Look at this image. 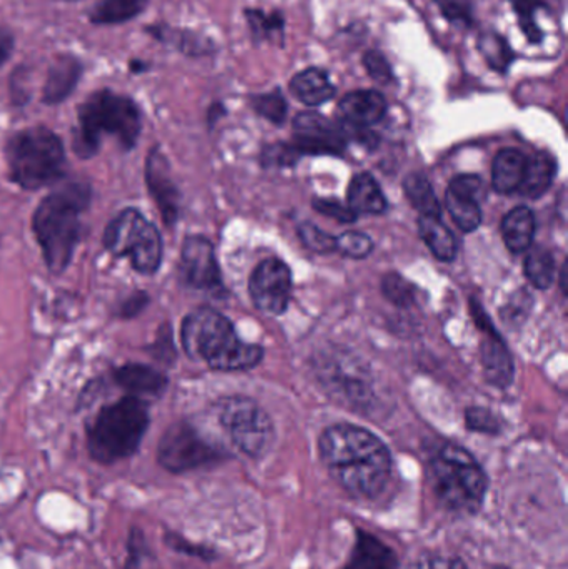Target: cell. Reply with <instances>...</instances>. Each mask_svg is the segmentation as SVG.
<instances>
[{
  "label": "cell",
  "mask_w": 568,
  "mask_h": 569,
  "mask_svg": "<svg viewBox=\"0 0 568 569\" xmlns=\"http://www.w3.org/2000/svg\"><path fill=\"white\" fill-rule=\"evenodd\" d=\"M444 16L452 22H470L472 6L469 0H436Z\"/></svg>",
  "instance_id": "ab89813d"
},
{
  "label": "cell",
  "mask_w": 568,
  "mask_h": 569,
  "mask_svg": "<svg viewBox=\"0 0 568 569\" xmlns=\"http://www.w3.org/2000/svg\"><path fill=\"white\" fill-rule=\"evenodd\" d=\"M467 427L480 433H497L500 430L499 421L486 408H470L467 410Z\"/></svg>",
  "instance_id": "8d00e7d4"
},
{
  "label": "cell",
  "mask_w": 568,
  "mask_h": 569,
  "mask_svg": "<svg viewBox=\"0 0 568 569\" xmlns=\"http://www.w3.org/2000/svg\"><path fill=\"white\" fill-rule=\"evenodd\" d=\"M219 451L200 437L189 423H173L167 428L159 443V463L172 473L193 470L216 461Z\"/></svg>",
  "instance_id": "30bf717a"
},
{
  "label": "cell",
  "mask_w": 568,
  "mask_h": 569,
  "mask_svg": "<svg viewBox=\"0 0 568 569\" xmlns=\"http://www.w3.org/2000/svg\"><path fill=\"white\" fill-rule=\"evenodd\" d=\"M253 107L260 116L273 123H282L287 116V103L279 92L260 96L253 100Z\"/></svg>",
  "instance_id": "836d02e7"
},
{
  "label": "cell",
  "mask_w": 568,
  "mask_h": 569,
  "mask_svg": "<svg viewBox=\"0 0 568 569\" xmlns=\"http://www.w3.org/2000/svg\"><path fill=\"white\" fill-rule=\"evenodd\" d=\"M10 179L23 190H39L66 172L62 140L46 127H30L13 133L6 146Z\"/></svg>",
  "instance_id": "8992f818"
},
{
  "label": "cell",
  "mask_w": 568,
  "mask_h": 569,
  "mask_svg": "<svg viewBox=\"0 0 568 569\" xmlns=\"http://www.w3.org/2000/svg\"><path fill=\"white\" fill-rule=\"evenodd\" d=\"M527 157L516 149L499 152L494 160L492 186L499 193H512L519 190L526 173Z\"/></svg>",
  "instance_id": "7402d4cb"
},
{
  "label": "cell",
  "mask_w": 568,
  "mask_h": 569,
  "mask_svg": "<svg viewBox=\"0 0 568 569\" xmlns=\"http://www.w3.org/2000/svg\"><path fill=\"white\" fill-rule=\"evenodd\" d=\"M479 47L487 62L490 63V67L500 70V72L506 70L509 63L512 62V50L507 46L506 40H504L502 37L496 36V33H484V36L480 37Z\"/></svg>",
  "instance_id": "f546056e"
},
{
  "label": "cell",
  "mask_w": 568,
  "mask_h": 569,
  "mask_svg": "<svg viewBox=\"0 0 568 569\" xmlns=\"http://www.w3.org/2000/svg\"><path fill=\"white\" fill-rule=\"evenodd\" d=\"M419 230L423 242L427 243L430 252L437 259L442 260V262H452L456 259V237L440 222L439 217H420Z\"/></svg>",
  "instance_id": "d4e9b609"
},
{
  "label": "cell",
  "mask_w": 568,
  "mask_h": 569,
  "mask_svg": "<svg viewBox=\"0 0 568 569\" xmlns=\"http://www.w3.org/2000/svg\"><path fill=\"white\" fill-rule=\"evenodd\" d=\"M290 290H292V273L280 260H263L250 277V297L253 305L263 313H283L290 301Z\"/></svg>",
  "instance_id": "8fae6325"
},
{
  "label": "cell",
  "mask_w": 568,
  "mask_h": 569,
  "mask_svg": "<svg viewBox=\"0 0 568 569\" xmlns=\"http://www.w3.org/2000/svg\"><path fill=\"white\" fill-rule=\"evenodd\" d=\"M290 90L296 99L310 107L327 102L336 93L329 76L320 69H307L297 73L290 82Z\"/></svg>",
  "instance_id": "603a6c76"
},
{
  "label": "cell",
  "mask_w": 568,
  "mask_h": 569,
  "mask_svg": "<svg viewBox=\"0 0 568 569\" xmlns=\"http://www.w3.org/2000/svg\"><path fill=\"white\" fill-rule=\"evenodd\" d=\"M103 246L112 256L129 259L130 266L142 276H153L162 266V237L139 210H122L107 226Z\"/></svg>",
  "instance_id": "ba28073f"
},
{
  "label": "cell",
  "mask_w": 568,
  "mask_h": 569,
  "mask_svg": "<svg viewBox=\"0 0 568 569\" xmlns=\"http://www.w3.org/2000/svg\"><path fill=\"white\" fill-rule=\"evenodd\" d=\"M319 448L327 470L349 493L373 498L389 483L392 457L370 431L353 425H336L323 431Z\"/></svg>",
  "instance_id": "6da1fadb"
},
{
  "label": "cell",
  "mask_w": 568,
  "mask_h": 569,
  "mask_svg": "<svg viewBox=\"0 0 568 569\" xmlns=\"http://www.w3.org/2000/svg\"><path fill=\"white\" fill-rule=\"evenodd\" d=\"M482 341V365L486 378L494 387L506 388L514 380V360L509 348L492 327L486 328Z\"/></svg>",
  "instance_id": "e0dca14e"
},
{
  "label": "cell",
  "mask_w": 568,
  "mask_h": 569,
  "mask_svg": "<svg viewBox=\"0 0 568 569\" xmlns=\"http://www.w3.org/2000/svg\"><path fill=\"white\" fill-rule=\"evenodd\" d=\"M83 66L77 57L62 53L53 59L43 83L42 102L46 106H59L67 97L72 96L82 76Z\"/></svg>",
  "instance_id": "9a60e30c"
},
{
  "label": "cell",
  "mask_w": 568,
  "mask_h": 569,
  "mask_svg": "<svg viewBox=\"0 0 568 569\" xmlns=\"http://www.w3.org/2000/svg\"><path fill=\"white\" fill-rule=\"evenodd\" d=\"M437 497L460 513L479 510L486 498L487 477L476 458L457 447L446 445L430 465Z\"/></svg>",
  "instance_id": "52a82bcc"
},
{
  "label": "cell",
  "mask_w": 568,
  "mask_h": 569,
  "mask_svg": "<svg viewBox=\"0 0 568 569\" xmlns=\"http://www.w3.org/2000/svg\"><path fill=\"white\" fill-rule=\"evenodd\" d=\"M180 337L187 355L206 361L213 370H249L263 358L262 348L240 341L230 320L212 308L187 315Z\"/></svg>",
  "instance_id": "277c9868"
},
{
  "label": "cell",
  "mask_w": 568,
  "mask_h": 569,
  "mask_svg": "<svg viewBox=\"0 0 568 569\" xmlns=\"http://www.w3.org/2000/svg\"><path fill=\"white\" fill-rule=\"evenodd\" d=\"M149 408L139 397H123L103 407L87 433L90 455L110 465L132 457L149 428Z\"/></svg>",
  "instance_id": "5b68a950"
},
{
  "label": "cell",
  "mask_w": 568,
  "mask_h": 569,
  "mask_svg": "<svg viewBox=\"0 0 568 569\" xmlns=\"http://www.w3.org/2000/svg\"><path fill=\"white\" fill-rule=\"evenodd\" d=\"M450 192L457 196L467 197V199L476 200L477 203L482 202L487 196L486 183L477 176H459L450 182Z\"/></svg>",
  "instance_id": "e575fe53"
},
{
  "label": "cell",
  "mask_w": 568,
  "mask_h": 569,
  "mask_svg": "<svg viewBox=\"0 0 568 569\" xmlns=\"http://www.w3.org/2000/svg\"><path fill=\"white\" fill-rule=\"evenodd\" d=\"M416 569H469L464 561L450 557H430L419 561Z\"/></svg>",
  "instance_id": "b9f144b4"
},
{
  "label": "cell",
  "mask_w": 568,
  "mask_h": 569,
  "mask_svg": "<svg viewBox=\"0 0 568 569\" xmlns=\"http://www.w3.org/2000/svg\"><path fill=\"white\" fill-rule=\"evenodd\" d=\"M79 123L73 133V152L90 159L103 136L113 137L123 150L133 149L142 130V116L130 97L103 89L90 93L79 107Z\"/></svg>",
  "instance_id": "3957f363"
},
{
  "label": "cell",
  "mask_w": 568,
  "mask_h": 569,
  "mask_svg": "<svg viewBox=\"0 0 568 569\" xmlns=\"http://www.w3.org/2000/svg\"><path fill=\"white\" fill-rule=\"evenodd\" d=\"M336 250L352 259H366L373 250L370 237L360 232H346L336 239Z\"/></svg>",
  "instance_id": "4dcf8cb0"
},
{
  "label": "cell",
  "mask_w": 568,
  "mask_h": 569,
  "mask_svg": "<svg viewBox=\"0 0 568 569\" xmlns=\"http://www.w3.org/2000/svg\"><path fill=\"white\" fill-rule=\"evenodd\" d=\"M129 561H127V569H159L157 568L156 557L150 553L147 545L143 543L140 533H132L129 548Z\"/></svg>",
  "instance_id": "d590c367"
},
{
  "label": "cell",
  "mask_w": 568,
  "mask_h": 569,
  "mask_svg": "<svg viewBox=\"0 0 568 569\" xmlns=\"http://www.w3.org/2000/svg\"><path fill=\"white\" fill-rule=\"evenodd\" d=\"M492 569H506V568H492Z\"/></svg>",
  "instance_id": "bcb514c9"
},
{
  "label": "cell",
  "mask_w": 568,
  "mask_h": 569,
  "mask_svg": "<svg viewBox=\"0 0 568 569\" xmlns=\"http://www.w3.org/2000/svg\"><path fill=\"white\" fill-rule=\"evenodd\" d=\"M526 276L537 288H549L556 279V262L552 253L542 247L530 250L526 260Z\"/></svg>",
  "instance_id": "f1b7e54d"
},
{
  "label": "cell",
  "mask_w": 568,
  "mask_h": 569,
  "mask_svg": "<svg viewBox=\"0 0 568 569\" xmlns=\"http://www.w3.org/2000/svg\"><path fill=\"white\" fill-rule=\"evenodd\" d=\"M504 242L512 253H524L530 249L536 236V217L527 207H517L502 220Z\"/></svg>",
  "instance_id": "ffe728a7"
},
{
  "label": "cell",
  "mask_w": 568,
  "mask_h": 569,
  "mask_svg": "<svg viewBox=\"0 0 568 569\" xmlns=\"http://www.w3.org/2000/svg\"><path fill=\"white\" fill-rule=\"evenodd\" d=\"M13 46H16L13 33L7 27L0 26V67L12 56Z\"/></svg>",
  "instance_id": "7bdbcfd3"
},
{
  "label": "cell",
  "mask_w": 568,
  "mask_h": 569,
  "mask_svg": "<svg viewBox=\"0 0 568 569\" xmlns=\"http://www.w3.org/2000/svg\"><path fill=\"white\" fill-rule=\"evenodd\" d=\"M313 209L322 213V216L339 220V222L352 223L357 220L356 213L349 209V206H342V203L337 202V200H313Z\"/></svg>",
  "instance_id": "f35d334b"
},
{
  "label": "cell",
  "mask_w": 568,
  "mask_h": 569,
  "mask_svg": "<svg viewBox=\"0 0 568 569\" xmlns=\"http://www.w3.org/2000/svg\"><path fill=\"white\" fill-rule=\"evenodd\" d=\"M220 421L233 443L249 457H262L272 447L273 425L269 415L249 398H230L223 403Z\"/></svg>",
  "instance_id": "9c48e42d"
},
{
  "label": "cell",
  "mask_w": 568,
  "mask_h": 569,
  "mask_svg": "<svg viewBox=\"0 0 568 569\" xmlns=\"http://www.w3.org/2000/svg\"><path fill=\"white\" fill-rule=\"evenodd\" d=\"M147 301H149L147 295H132V297H130L129 300L122 305V310H120V313H122V317H133V315L139 313V311L146 307Z\"/></svg>",
  "instance_id": "ee69618b"
},
{
  "label": "cell",
  "mask_w": 568,
  "mask_h": 569,
  "mask_svg": "<svg viewBox=\"0 0 568 569\" xmlns=\"http://www.w3.org/2000/svg\"><path fill=\"white\" fill-rule=\"evenodd\" d=\"M113 380L123 390L136 395H160L167 387L166 375L142 363H129L117 368Z\"/></svg>",
  "instance_id": "ac0fdd59"
},
{
  "label": "cell",
  "mask_w": 568,
  "mask_h": 569,
  "mask_svg": "<svg viewBox=\"0 0 568 569\" xmlns=\"http://www.w3.org/2000/svg\"><path fill=\"white\" fill-rule=\"evenodd\" d=\"M560 287H562L564 293L567 291V263H564L562 272H560Z\"/></svg>",
  "instance_id": "f6af8a7d"
},
{
  "label": "cell",
  "mask_w": 568,
  "mask_h": 569,
  "mask_svg": "<svg viewBox=\"0 0 568 569\" xmlns=\"http://www.w3.org/2000/svg\"><path fill=\"white\" fill-rule=\"evenodd\" d=\"M403 190L413 209L419 210L422 217H440L439 200L426 177L420 173H410L403 180Z\"/></svg>",
  "instance_id": "4316f807"
},
{
  "label": "cell",
  "mask_w": 568,
  "mask_h": 569,
  "mask_svg": "<svg viewBox=\"0 0 568 569\" xmlns=\"http://www.w3.org/2000/svg\"><path fill=\"white\" fill-rule=\"evenodd\" d=\"M382 291L392 303L399 305V307H407L413 301L412 284L406 282L397 273H389V276L383 277Z\"/></svg>",
  "instance_id": "d6a6232c"
},
{
  "label": "cell",
  "mask_w": 568,
  "mask_h": 569,
  "mask_svg": "<svg viewBox=\"0 0 568 569\" xmlns=\"http://www.w3.org/2000/svg\"><path fill=\"white\" fill-rule=\"evenodd\" d=\"M556 177V162L549 153H536L527 159L526 173L519 192L529 199H539L552 186Z\"/></svg>",
  "instance_id": "cb8c5ba5"
},
{
  "label": "cell",
  "mask_w": 568,
  "mask_h": 569,
  "mask_svg": "<svg viewBox=\"0 0 568 569\" xmlns=\"http://www.w3.org/2000/svg\"><path fill=\"white\" fill-rule=\"evenodd\" d=\"M387 102L376 90H357L347 93L339 103V116L353 129L373 126L386 116Z\"/></svg>",
  "instance_id": "2e32d148"
},
{
  "label": "cell",
  "mask_w": 568,
  "mask_h": 569,
  "mask_svg": "<svg viewBox=\"0 0 568 569\" xmlns=\"http://www.w3.org/2000/svg\"><path fill=\"white\" fill-rule=\"evenodd\" d=\"M363 63H366L367 72H369L377 82H389V80L392 79V70H390L389 62H387L386 57L380 56V53H366Z\"/></svg>",
  "instance_id": "60d3db41"
},
{
  "label": "cell",
  "mask_w": 568,
  "mask_h": 569,
  "mask_svg": "<svg viewBox=\"0 0 568 569\" xmlns=\"http://www.w3.org/2000/svg\"><path fill=\"white\" fill-rule=\"evenodd\" d=\"M179 269L182 282L196 290L213 291L222 287L216 252L206 237H187Z\"/></svg>",
  "instance_id": "7c38bea8"
},
{
  "label": "cell",
  "mask_w": 568,
  "mask_h": 569,
  "mask_svg": "<svg viewBox=\"0 0 568 569\" xmlns=\"http://www.w3.org/2000/svg\"><path fill=\"white\" fill-rule=\"evenodd\" d=\"M299 237L303 246L312 250V252L330 253L336 250V239L320 230L319 227L313 226V223H302L299 227Z\"/></svg>",
  "instance_id": "1f68e13d"
},
{
  "label": "cell",
  "mask_w": 568,
  "mask_h": 569,
  "mask_svg": "<svg viewBox=\"0 0 568 569\" xmlns=\"http://www.w3.org/2000/svg\"><path fill=\"white\" fill-rule=\"evenodd\" d=\"M147 3L149 0H100L90 12V22L93 26H119L139 17Z\"/></svg>",
  "instance_id": "484cf974"
},
{
  "label": "cell",
  "mask_w": 568,
  "mask_h": 569,
  "mask_svg": "<svg viewBox=\"0 0 568 569\" xmlns=\"http://www.w3.org/2000/svg\"><path fill=\"white\" fill-rule=\"evenodd\" d=\"M447 209L452 216L454 222L466 233L476 232L482 223V210L480 203L467 197L457 196V193L447 190Z\"/></svg>",
  "instance_id": "83f0119b"
},
{
  "label": "cell",
  "mask_w": 568,
  "mask_h": 569,
  "mask_svg": "<svg viewBox=\"0 0 568 569\" xmlns=\"http://www.w3.org/2000/svg\"><path fill=\"white\" fill-rule=\"evenodd\" d=\"M343 569H397V558L387 545L359 531L349 563Z\"/></svg>",
  "instance_id": "d6986e66"
},
{
  "label": "cell",
  "mask_w": 568,
  "mask_h": 569,
  "mask_svg": "<svg viewBox=\"0 0 568 569\" xmlns=\"http://www.w3.org/2000/svg\"><path fill=\"white\" fill-rule=\"evenodd\" d=\"M90 199L92 190L87 183H66L49 193L33 212V236L50 272L62 273L70 266L82 233V213Z\"/></svg>",
  "instance_id": "7a4b0ae2"
},
{
  "label": "cell",
  "mask_w": 568,
  "mask_h": 569,
  "mask_svg": "<svg viewBox=\"0 0 568 569\" xmlns=\"http://www.w3.org/2000/svg\"><path fill=\"white\" fill-rule=\"evenodd\" d=\"M146 183L163 222L172 227L179 217V190L170 177L169 163L159 147L150 150L146 160Z\"/></svg>",
  "instance_id": "4fadbf2b"
},
{
  "label": "cell",
  "mask_w": 568,
  "mask_h": 569,
  "mask_svg": "<svg viewBox=\"0 0 568 569\" xmlns=\"http://www.w3.org/2000/svg\"><path fill=\"white\" fill-rule=\"evenodd\" d=\"M510 2H512L514 9L519 12L520 23H522L524 32L529 37L530 42H539L542 33L537 29L536 20H534L536 2L534 0H510Z\"/></svg>",
  "instance_id": "74e56055"
},
{
  "label": "cell",
  "mask_w": 568,
  "mask_h": 569,
  "mask_svg": "<svg viewBox=\"0 0 568 569\" xmlns=\"http://www.w3.org/2000/svg\"><path fill=\"white\" fill-rule=\"evenodd\" d=\"M349 209L356 216L359 213H369V216H380L386 212L387 200L380 190L379 183L376 182L369 173H359L353 177L349 187Z\"/></svg>",
  "instance_id": "44dd1931"
},
{
  "label": "cell",
  "mask_w": 568,
  "mask_h": 569,
  "mask_svg": "<svg viewBox=\"0 0 568 569\" xmlns=\"http://www.w3.org/2000/svg\"><path fill=\"white\" fill-rule=\"evenodd\" d=\"M297 149L309 153H340L343 140L339 130L317 113H300L293 122Z\"/></svg>",
  "instance_id": "5bb4252c"
}]
</instances>
